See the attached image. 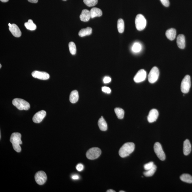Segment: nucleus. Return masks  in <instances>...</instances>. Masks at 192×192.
Here are the masks:
<instances>
[{
	"label": "nucleus",
	"mask_w": 192,
	"mask_h": 192,
	"mask_svg": "<svg viewBox=\"0 0 192 192\" xmlns=\"http://www.w3.org/2000/svg\"><path fill=\"white\" fill-rule=\"evenodd\" d=\"M35 181L37 184L43 185L45 183L47 180V177L45 173L43 171H40L37 172L35 175Z\"/></svg>",
	"instance_id": "nucleus-9"
},
{
	"label": "nucleus",
	"mask_w": 192,
	"mask_h": 192,
	"mask_svg": "<svg viewBox=\"0 0 192 192\" xmlns=\"http://www.w3.org/2000/svg\"><path fill=\"white\" fill-rule=\"evenodd\" d=\"M135 27L137 30L142 31L145 29L146 26V20L141 14L137 15L135 19Z\"/></svg>",
	"instance_id": "nucleus-4"
},
{
	"label": "nucleus",
	"mask_w": 192,
	"mask_h": 192,
	"mask_svg": "<svg viewBox=\"0 0 192 192\" xmlns=\"http://www.w3.org/2000/svg\"><path fill=\"white\" fill-rule=\"evenodd\" d=\"M77 170L79 172H81L84 169V166L82 164L79 163L76 166Z\"/></svg>",
	"instance_id": "nucleus-33"
},
{
	"label": "nucleus",
	"mask_w": 192,
	"mask_h": 192,
	"mask_svg": "<svg viewBox=\"0 0 192 192\" xmlns=\"http://www.w3.org/2000/svg\"><path fill=\"white\" fill-rule=\"evenodd\" d=\"M2 65L1 64H0V68H1Z\"/></svg>",
	"instance_id": "nucleus-40"
},
{
	"label": "nucleus",
	"mask_w": 192,
	"mask_h": 192,
	"mask_svg": "<svg viewBox=\"0 0 192 192\" xmlns=\"http://www.w3.org/2000/svg\"><path fill=\"white\" fill-rule=\"evenodd\" d=\"M159 116V112L157 110L153 109L149 112L147 117L148 122L149 123H152L156 122Z\"/></svg>",
	"instance_id": "nucleus-14"
},
{
	"label": "nucleus",
	"mask_w": 192,
	"mask_h": 192,
	"mask_svg": "<svg viewBox=\"0 0 192 192\" xmlns=\"http://www.w3.org/2000/svg\"><path fill=\"white\" fill-rule=\"evenodd\" d=\"M46 115V113L45 111H40L35 114L33 116V120L35 123H40L45 118Z\"/></svg>",
	"instance_id": "nucleus-13"
},
{
	"label": "nucleus",
	"mask_w": 192,
	"mask_h": 192,
	"mask_svg": "<svg viewBox=\"0 0 192 192\" xmlns=\"http://www.w3.org/2000/svg\"><path fill=\"white\" fill-rule=\"evenodd\" d=\"M0 1L2 2L5 3L9 1V0H0Z\"/></svg>",
	"instance_id": "nucleus-39"
},
{
	"label": "nucleus",
	"mask_w": 192,
	"mask_h": 192,
	"mask_svg": "<svg viewBox=\"0 0 192 192\" xmlns=\"http://www.w3.org/2000/svg\"><path fill=\"white\" fill-rule=\"evenodd\" d=\"M32 76L35 78L41 80H46L50 78V75L48 73L35 70L32 73Z\"/></svg>",
	"instance_id": "nucleus-11"
},
{
	"label": "nucleus",
	"mask_w": 192,
	"mask_h": 192,
	"mask_svg": "<svg viewBox=\"0 0 192 192\" xmlns=\"http://www.w3.org/2000/svg\"><path fill=\"white\" fill-rule=\"evenodd\" d=\"M90 12L89 10H83L80 15V20L83 22H87L90 19Z\"/></svg>",
	"instance_id": "nucleus-17"
},
{
	"label": "nucleus",
	"mask_w": 192,
	"mask_h": 192,
	"mask_svg": "<svg viewBox=\"0 0 192 192\" xmlns=\"http://www.w3.org/2000/svg\"><path fill=\"white\" fill-rule=\"evenodd\" d=\"M160 2L165 7H168L170 5L169 0H160Z\"/></svg>",
	"instance_id": "nucleus-34"
},
{
	"label": "nucleus",
	"mask_w": 192,
	"mask_h": 192,
	"mask_svg": "<svg viewBox=\"0 0 192 192\" xmlns=\"http://www.w3.org/2000/svg\"><path fill=\"white\" fill-rule=\"evenodd\" d=\"M21 137L20 133L15 132L12 133L10 138V141L12 144V147L15 151L17 152H20L22 150L20 146L22 144Z\"/></svg>",
	"instance_id": "nucleus-1"
},
{
	"label": "nucleus",
	"mask_w": 192,
	"mask_h": 192,
	"mask_svg": "<svg viewBox=\"0 0 192 192\" xmlns=\"http://www.w3.org/2000/svg\"><path fill=\"white\" fill-rule=\"evenodd\" d=\"M24 26L27 29L31 31L35 30L37 28L36 24L31 19L29 20L28 22L25 23Z\"/></svg>",
	"instance_id": "nucleus-23"
},
{
	"label": "nucleus",
	"mask_w": 192,
	"mask_h": 192,
	"mask_svg": "<svg viewBox=\"0 0 192 192\" xmlns=\"http://www.w3.org/2000/svg\"><path fill=\"white\" fill-rule=\"evenodd\" d=\"M191 79L189 75H186L183 78L181 84V91L183 93L189 92L191 87Z\"/></svg>",
	"instance_id": "nucleus-6"
},
{
	"label": "nucleus",
	"mask_w": 192,
	"mask_h": 192,
	"mask_svg": "<svg viewBox=\"0 0 192 192\" xmlns=\"http://www.w3.org/2000/svg\"><path fill=\"white\" fill-rule=\"evenodd\" d=\"M83 2L88 7H91L97 5L98 0H83Z\"/></svg>",
	"instance_id": "nucleus-29"
},
{
	"label": "nucleus",
	"mask_w": 192,
	"mask_h": 192,
	"mask_svg": "<svg viewBox=\"0 0 192 192\" xmlns=\"http://www.w3.org/2000/svg\"><path fill=\"white\" fill-rule=\"evenodd\" d=\"M142 49V46L140 44L136 43L134 44L132 47V50L135 53H139L140 51Z\"/></svg>",
	"instance_id": "nucleus-30"
},
{
	"label": "nucleus",
	"mask_w": 192,
	"mask_h": 192,
	"mask_svg": "<svg viewBox=\"0 0 192 192\" xmlns=\"http://www.w3.org/2000/svg\"><path fill=\"white\" fill-rule=\"evenodd\" d=\"M98 125L101 131H106L107 130V124L103 116H101L99 119L98 122Z\"/></svg>",
	"instance_id": "nucleus-20"
},
{
	"label": "nucleus",
	"mask_w": 192,
	"mask_h": 192,
	"mask_svg": "<svg viewBox=\"0 0 192 192\" xmlns=\"http://www.w3.org/2000/svg\"><path fill=\"white\" fill-rule=\"evenodd\" d=\"M63 1H66V0H63Z\"/></svg>",
	"instance_id": "nucleus-42"
},
{
	"label": "nucleus",
	"mask_w": 192,
	"mask_h": 192,
	"mask_svg": "<svg viewBox=\"0 0 192 192\" xmlns=\"http://www.w3.org/2000/svg\"><path fill=\"white\" fill-rule=\"evenodd\" d=\"M191 151V146L189 139H187L183 144V153L185 156L188 155Z\"/></svg>",
	"instance_id": "nucleus-15"
},
{
	"label": "nucleus",
	"mask_w": 192,
	"mask_h": 192,
	"mask_svg": "<svg viewBox=\"0 0 192 192\" xmlns=\"http://www.w3.org/2000/svg\"><path fill=\"white\" fill-rule=\"evenodd\" d=\"M180 179L183 182L189 183H192V177L190 174H183L180 177Z\"/></svg>",
	"instance_id": "nucleus-24"
},
{
	"label": "nucleus",
	"mask_w": 192,
	"mask_h": 192,
	"mask_svg": "<svg viewBox=\"0 0 192 192\" xmlns=\"http://www.w3.org/2000/svg\"><path fill=\"white\" fill-rule=\"evenodd\" d=\"M102 91L104 92L107 93V94H110L111 92V90L109 88L107 87H102Z\"/></svg>",
	"instance_id": "nucleus-32"
},
{
	"label": "nucleus",
	"mask_w": 192,
	"mask_h": 192,
	"mask_svg": "<svg viewBox=\"0 0 192 192\" xmlns=\"http://www.w3.org/2000/svg\"><path fill=\"white\" fill-rule=\"evenodd\" d=\"M12 104L19 110H28L30 108V104L24 99L15 98L12 101Z\"/></svg>",
	"instance_id": "nucleus-3"
},
{
	"label": "nucleus",
	"mask_w": 192,
	"mask_h": 192,
	"mask_svg": "<svg viewBox=\"0 0 192 192\" xmlns=\"http://www.w3.org/2000/svg\"><path fill=\"white\" fill-rule=\"evenodd\" d=\"M166 35L167 38L170 40H174L176 36V30L174 28L169 29L166 31Z\"/></svg>",
	"instance_id": "nucleus-19"
},
{
	"label": "nucleus",
	"mask_w": 192,
	"mask_h": 192,
	"mask_svg": "<svg viewBox=\"0 0 192 192\" xmlns=\"http://www.w3.org/2000/svg\"><path fill=\"white\" fill-rule=\"evenodd\" d=\"M177 45L180 49H184L185 47V39L184 35L180 34L177 37Z\"/></svg>",
	"instance_id": "nucleus-16"
},
{
	"label": "nucleus",
	"mask_w": 192,
	"mask_h": 192,
	"mask_svg": "<svg viewBox=\"0 0 192 192\" xmlns=\"http://www.w3.org/2000/svg\"><path fill=\"white\" fill-rule=\"evenodd\" d=\"M135 144L132 142H127L123 145L119 151V154L121 157L125 158L129 156L134 151Z\"/></svg>",
	"instance_id": "nucleus-2"
},
{
	"label": "nucleus",
	"mask_w": 192,
	"mask_h": 192,
	"mask_svg": "<svg viewBox=\"0 0 192 192\" xmlns=\"http://www.w3.org/2000/svg\"><path fill=\"white\" fill-rule=\"evenodd\" d=\"M9 30L13 36L16 37H19L22 35V32L20 29L15 24L10 23L8 24Z\"/></svg>",
	"instance_id": "nucleus-12"
},
{
	"label": "nucleus",
	"mask_w": 192,
	"mask_h": 192,
	"mask_svg": "<svg viewBox=\"0 0 192 192\" xmlns=\"http://www.w3.org/2000/svg\"><path fill=\"white\" fill-rule=\"evenodd\" d=\"M154 152L156 153L158 157L160 160H164L166 159V155L163 149L161 144L159 142H156L154 146Z\"/></svg>",
	"instance_id": "nucleus-8"
},
{
	"label": "nucleus",
	"mask_w": 192,
	"mask_h": 192,
	"mask_svg": "<svg viewBox=\"0 0 192 192\" xmlns=\"http://www.w3.org/2000/svg\"><path fill=\"white\" fill-rule=\"evenodd\" d=\"M72 178L74 180H78V179H79V177L78 175L75 174L73 175Z\"/></svg>",
	"instance_id": "nucleus-36"
},
{
	"label": "nucleus",
	"mask_w": 192,
	"mask_h": 192,
	"mask_svg": "<svg viewBox=\"0 0 192 192\" xmlns=\"http://www.w3.org/2000/svg\"><path fill=\"white\" fill-rule=\"evenodd\" d=\"M118 32L120 33H122L124 32L125 29L124 22L122 19H120L118 20Z\"/></svg>",
	"instance_id": "nucleus-26"
},
{
	"label": "nucleus",
	"mask_w": 192,
	"mask_h": 192,
	"mask_svg": "<svg viewBox=\"0 0 192 192\" xmlns=\"http://www.w3.org/2000/svg\"><path fill=\"white\" fill-rule=\"evenodd\" d=\"M106 192H115V191L114 190H113L110 189V190H108L107 191H106Z\"/></svg>",
	"instance_id": "nucleus-38"
},
{
	"label": "nucleus",
	"mask_w": 192,
	"mask_h": 192,
	"mask_svg": "<svg viewBox=\"0 0 192 192\" xmlns=\"http://www.w3.org/2000/svg\"><path fill=\"white\" fill-rule=\"evenodd\" d=\"M28 1L31 3H36L38 2V0H28Z\"/></svg>",
	"instance_id": "nucleus-37"
},
{
	"label": "nucleus",
	"mask_w": 192,
	"mask_h": 192,
	"mask_svg": "<svg viewBox=\"0 0 192 192\" xmlns=\"http://www.w3.org/2000/svg\"><path fill=\"white\" fill-rule=\"evenodd\" d=\"M159 71L156 67L152 68L148 75V80L150 83L153 84L158 80L159 77Z\"/></svg>",
	"instance_id": "nucleus-7"
},
{
	"label": "nucleus",
	"mask_w": 192,
	"mask_h": 192,
	"mask_svg": "<svg viewBox=\"0 0 192 192\" xmlns=\"http://www.w3.org/2000/svg\"><path fill=\"white\" fill-rule=\"evenodd\" d=\"M92 31V29L90 27H87L86 28L83 29L79 31L78 35L79 36L84 37L87 35H91Z\"/></svg>",
	"instance_id": "nucleus-22"
},
{
	"label": "nucleus",
	"mask_w": 192,
	"mask_h": 192,
	"mask_svg": "<svg viewBox=\"0 0 192 192\" xmlns=\"http://www.w3.org/2000/svg\"><path fill=\"white\" fill-rule=\"evenodd\" d=\"M101 149L97 147L92 148L87 151L86 156L89 159H96L101 156Z\"/></svg>",
	"instance_id": "nucleus-5"
},
{
	"label": "nucleus",
	"mask_w": 192,
	"mask_h": 192,
	"mask_svg": "<svg viewBox=\"0 0 192 192\" xmlns=\"http://www.w3.org/2000/svg\"><path fill=\"white\" fill-rule=\"evenodd\" d=\"M146 77V72L145 70L142 69L138 72L133 79L135 83H140L145 81Z\"/></svg>",
	"instance_id": "nucleus-10"
},
{
	"label": "nucleus",
	"mask_w": 192,
	"mask_h": 192,
	"mask_svg": "<svg viewBox=\"0 0 192 192\" xmlns=\"http://www.w3.org/2000/svg\"><path fill=\"white\" fill-rule=\"evenodd\" d=\"M156 170V166L155 165H154L153 167L151 169L149 170H147L146 172H144L143 173L144 175L147 177H152L154 174Z\"/></svg>",
	"instance_id": "nucleus-27"
},
{
	"label": "nucleus",
	"mask_w": 192,
	"mask_h": 192,
	"mask_svg": "<svg viewBox=\"0 0 192 192\" xmlns=\"http://www.w3.org/2000/svg\"><path fill=\"white\" fill-rule=\"evenodd\" d=\"M125 191H120V192H125Z\"/></svg>",
	"instance_id": "nucleus-41"
},
{
	"label": "nucleus",
	"mask_w": 192,
	"mask_h": 192,
	"mask_svg": "<svg viewBox=\"0 0 192 192\" xmlns=\"http://www.w3.org/2000/svg\"><path fill=\"white\" fill-rule=\"evenodd\" d=\"M91 18H93L96 17H100L102 15L103 12L101 9L97 8H93L90 11Z\"/></svg>",
	"instance_id": "nucleus-18"
},
{
	"label": "nucleus",
	"mask_w": 192,
	"mask_h": 192,
	"mask_svg": "<svg viewBox=\"0 0 192 192\" xmlns=\"http://www.w3.org/2000/svg\"><path fill=\"white\" fill-rule=\"evenodd\" d=\"M154 163L153 162H151L147 164H146L144 165V169L146 170H148L153 167L154 166Z\"/></svg>",
	"instance_id": "nucleus-31"
},
{
	"label": "nucleus",
	"mask_w": 192,
	"mask_h": 192,
	"mask_svg": "<svg viewBox=\"0 0 192 192\" xmlns=\"http://www.w3.org/2000/svg\"><path fill=\"white\" fill-rule=\"evenodd\" d=\"M111 81V78L109 77H104L103 79V82L105 84L110 83Z\"/></svg>",
	"instance_id": "nucleus-35"
},
{
	"label": "nucleus",
	"mask_w": 192,
	"mask_h": 192,
	"mask_svg": "<svg viewBox=\"0 0 192 192\" xmlns=\"http://www.w3.org/2000/svg\"><path fill=\"white\" fill-rule=\"evenodd\" d=\"M69 48L71 54L72 55H75L76 53V45L73 42H70L69 43Z\"/></svg>",
	"instance_id": "nucleus-28"
},
{
	"label": "nucleus",
	"mask_w": 192,
	"mask_h": 192,
	"mask_svg": "<svg viewBox=\"0 0 192 192\" xmlns=\"http://www.w3.org/2000/svg\"><path fill=\"white\" fill-rule=\"evenodd\" d=\"M79 94L77 90L73 91L71 93L70 97V101L73 104L76 103L78 101Z\"/></svg>",
	"instance_id": "nucleus-21"
},
{
	"label": "nucleus",
	"mask_w": 192,
	"mask_h": 192,
	"mask_svg": "<svg viewBox=\"0 0 192 192\" xmlns=\"http://www.w3.org/2000/svg\"><path fill=\"white\" fill-rule=\"evenodd\" d=\"M115 112L118 118L122 119L124 118L125 112L122 108H116L115 109Z\"/></svg>",
	"instance_id": "nucleus-25"
}]
</instances>
